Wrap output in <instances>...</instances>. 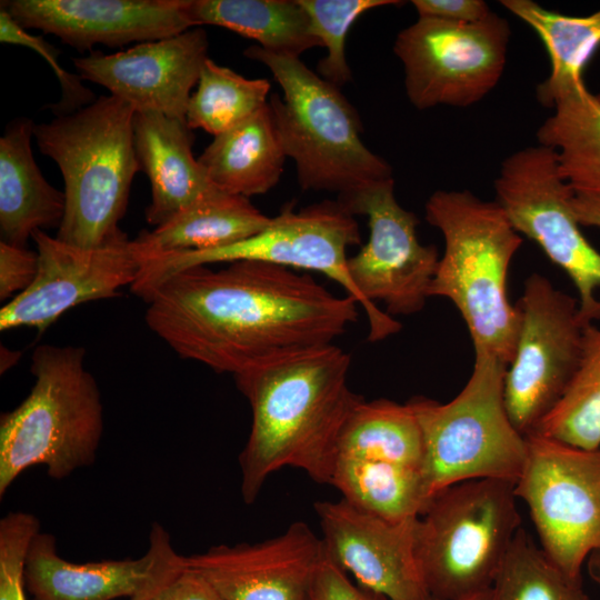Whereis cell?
Masks as SVG:
<instances>
[{"label": "cell", "instance_id": "obj_1", "mask_svg": "<svg viewBox=\"0 0 600 600\" xmlns=\"http://www.w3.org/2000/svg\"><path fill=\"white\" fill-rule=\"evenodd\" d=\"M146 301L148 327L179 357L233 376L333 343L357 321L359 306L309 273L252 260L181 270Z\"/></svg>", "mask_w": 600, "mask_h": 600}, {"label": "cell", "instance_id": "obj_2", "mask_svg": "<svg viewBox=\"0 0 600 600\" xmlns=\"http://www.w3.org/2000/svg\"><path fill=\"white\" fill-rule=\"evenodd\" d=\"M350 364V354L331 343L233 376L252 413L250 434L239 457L246 503H252L267 478L284 467L330 483L339 434L363 399L349 388Z\"/></svg>", "mask_w": 600, "mask_h": 600}, {"label": "cell", "instance_id": "obj_3", "mask_svg": "<svg viewBox=\"0 0 600 600\" xmlns=\"http://www.w3.org/2000/svg\"><path fill=\"white\" fill-rule=\"evenodd\" d=\"M426 219L444 240L429 289L461 314L474 353L511 362L519 312L508 294L511 261L522 244L501 206L468 190H438L426 202Z\"/></svg>", "mask_w": 600, "mask_h": 600}, {"label": "cell", "instance_id": "obj_4", "mask_svg": "<svg viewBox=\"0 0 600 600\" xmlns=\"http://www.w3.org/2000/svg\"><path fill=\"white\" fill-rule=\"evenodd\" d=\"M136 109L116 96L47 123L36 124L39 150L59 167L66 209L56 238L97 248L122 233L134 174L141 171L133 140Z\"/></svg>", "mask_w": 600, "mask_h": 600}, {"label": "cell", "instance_id": "obj_5", "mask_svg": "<svg viewBox=\"0 0 600 600\" xmlns=\"http://www.w3.org/2000/svg\"><path fill=\"white\" fill-rule=\"evenodd\" d=\"M81 347L38 346L36 381L27 398L0 418V498L28 468L42 464L54 480L92 464L103 432V407Z\"/></svg>", "mask_w": 600, "mask_h": 600}, {"label": "cell", "instance_id": "obj_6", "mask_svg": "<svg viewBox=\"0 0 600 600\" xmlns=\"http://www.w3.org/2000/svg\"><path fill=\"white\" fill-rule=\"evenodd\" d=\"M243 54L264 64L282 89V98L273 93L268 103L302 190L339 196L392 178L390 164L363 143L360 117L338 87L297 57L259 44Z\"/></svg>", "mask_w": 600, "mask_h": 600}, {"label": "cell", "instance_id": "obj_7", "mask_svg": "<svg viewBox=\"0 0 600 600\" xmlns=\"http://www.w3.org/2000/svg\"><path fill=\"white\" fill-rule=\"evenodd\" d=\"M514 482L472 479L437 492L418 518L416 553L430 596L467 600L490 590L521 519Z\"/></svg>", "mask_w": 600, "mask_h": 600}, {"label": "cell", "instance_id": "obj_8", "mask_svg": "<svg viewBox=\"0 0 600 600\" xmlns=\"http://www.w3.org/2000/svg\"><path fill=\"white\" fill-rule=\"evenodd\" d=\"M506 370L496 358L474 353L471 376L451 401L439 403L424 397L409 401L422 431L421 472L430 499L467 480H518L527 441L506 409Z\"/></svg>", "mask_w": 600, "mask_h": 600}, {"label": "cell", "instance_id": "obj_9", "mask_svg": "<svg viewBox=\"0 0 600 600\" xmlns=\"http://www.w3.org/2000/svg\"><path fill=\"white\" fill-rule=\"evenodd\" d=\"M393 190L390 178L339 194L337 200L352 216L368 218V241L348 259V270L367 304L370 342L400 330L393 317L423 309L440 260L436 246L419 241V220L399 204Z\"/></svg>", "mask_w": 600, "mask_h": 600}, {"label": "cell", "instance_id": "obj_10", "mask_svg": "<svg viewBox=\"0 0 600 600\" xmlns=\"http://www.w3.org/2000/svg\"><path fill=\"white\" fill-rule=\"evenodd\" d=\"M359 243L358 222L338 201L324 200L299 211L289 203L262 231L238 243L141 259L138 277L130 289L147 300L166 279L181 270L252 260L320 272L340 284L366 312L367 304L348 270L347 250Z\"/></svg>", "mask_w": 600, "mask_h": 600}, {"label": "cell", "instance_id": "obj_11", "mask_svg": "<svg viewBox=\"0 0 600 600\" xmlns=\"http://www.w3.org/2000/svg\"><path fill=\"white\" fill-rule=\"evenodd\" d=\"M494 191L514 230L570 278L582 320L600 321V252L580 229L571 204L574 191L560 173L556 151L538 144L508 156Z\"/></svg>", "mask_w": 600, "mask_h": 600}, {"label": "cell", "instance_id": "obj_12", "mask_svg": "<svg viewBox=\"0 0 600 600\" xmlns=\"http://www.w3.org/2000/svg\"><path fill=\"white\" fill-rule=\"evenodd\" d=\"M514 483L540 547L571 579L582 580L588 558L600 551V448L582 449L533 432Z\"/></svg>", "mask_w": 600, "mask_h": 600}, {"label": "cell", "instance_id": "obj_13", "mask_svg": "<svg viewBox=\"0 0 600 600\" xmlns=\"http://www.w3.org/2000/svg\"><path fill=\"white\" fill-rule=\"evenodd\" d=\"M519 330L503 379V397L514 428L537 431L567 390L578 367L587 324L572 296L539 273L530 274L517 304Z\"/></svg>", "mask_w": 600, "mask_h": 600}, {"label": "cell", "instance_id": "obj_14", "mask_svg": "<svg viewBox=\"0 0 600 600\" xmlns=\"http://www.w3.org/2000/svg\"><path fill=\"white\" fill-rule=\"evenodd\" d=\"M510 34L508 21L493 11L472 23L419 17L393 46L411 104L424 110L481 101L503 74Z\"/></svg>", "mask_w": 600, "mask_h": 600}, {"label": "cell", "instance_id": "obj_15", "mask_svg": "<svg viewBox=\"0 0 600 600\" xmlns=\"http://www.w3.org/2000/svg\"><path fill=\"white\" fill-rule=\"evenodd\" d=\"M38 271L31 286L0 310V330L18 327L46 331L66 311L89 301L120 296L136 281L140 262L122 232L97 248H80L36 230Z\"/></svg>", "mask_w": 600, "mask_h": 600}, {"label": "cell", "instance_id": "obj_16", "mask_svg": "<svg viewBox=\"0 0 600 600\" xmlns=\"http://www.w3.org/2000/svg\"><path fill=\"white\" fill-rule=\"evenodd\" d=\"M324 553L358 584L388 600H432L416 553L418 518L388 521L346 500L314 503Z\"/></svg>", "mask_w": 600, "mask_h": 600}, {"label": "cell", "instance_id": "obj_17", "mask_svg": "<svg viewBox=\"0 0 600 600\" xmlns=\"http://www.w3.org/2000/svg\"><path fill=\"white\" fill-rule=\"evenodd\" d=\"M208 37L191 28L161 40L111 54L73 58L82 80L107 88L136 111H156L186 120L191 89L208 59Z\"/></svg>", "mask_w": 600, "mask_h": 600}, {"label": "cell", "instance_id": "obj_18", "mask_svg": "<svg viewBox=\"0 0 600 600\" xmlns=\"http://www.w3.org/2000/svg\"><path fill=\"white\" fill-rule=\"evenodd\" d=\"M0 7L21 28L53 34L79 51L161 40L193 28L186 0H8Z\"/></svg>", "mask_w": 600, "mask_h": 600}, {"label": "cell", "instance_id": "obj_19", "mask_svg": "<svg viewBox=\"0 0 600 600\" xmlns=\"http://www.w3.org/2000/svg\"><path fill=\"white\" fill-rule=\"evenodd\" d=\"M324 554L322 540L297 521L280 536L249 544H220L184 557L224 600H308Z\"/></svg>", "mask_w": 600, "mask_h": 600}, {"label": "cell", "instance_id": "obj_20", "mask_svg": "<svg viewBox=\"0 0 600 600\" xmlns=\"http://www.w3.org/2000/svg\"><path fill=\"white\" fill-rule=\"evenodd\" d=\"M148 551L139 559L73 563L57 552L56 539L38 531L24 564L32 600H112L132 598L150 584L176 553L167 530L154 522Z\"/></svg>", "mask_w": 600, "mask_h": 600}, {"label": "cell", "instance_id": "obj_21", "mask_svg": "<svg viewBox=\"0 0 600 600\" xmlns=\"http://www.w3.org/2000/svg\"><path fill=\"white\" fill-rule=\"evenodd\" d=\"M133 140L140 169L151 183L148 223L158 227L217 189L193 157L194 136L186 120L136 111Z\"/></svg>", "mask_w": 600, "mask_h": 600}, {"label": "cell", "instance_id": "obj_22", "mask_svg": "<svg viewBox=\"0 0 600 600\" xmlns=\"http://www.w3.org/2000/svg\"><path fill=\"white\" fill-rule=\"evenodd\" d=\"M34 127L30 119H14L0 139L1 241L18 247L36 230L59 228L66 209L64 192L44 179L34 161Z\"/></svg>", "mask_w": 600, "mask_h": 600}, {"label": "cell", "instance_id": "obj_23", "mask_svg": "<svg viewBox=\"0 0 600 600\" xmlns=\"http://www.w3.org/2000/svg\"><path fill=\"white\" fill-rule=\"evenodd\" d=\"M271 218L247 197L210 191L152 231H142L132 244L138 260L172 252L224 248L262 231Z\"/></svg>", "mask_w": 600, "mask_h": 600}, {"label": "cell", "instance_id": "obj_24", "mask_svg": "<svg viewBox=\"0 0 600 600\" xmlns=\"http://www.w3.org/2000/svg\"><path fill=\"white\" fill-rule=\"evenodd\" d=\"M287 154L269 103L214 137L198 158L210 182L228 193L263 194L279 181Z\"/></svg>", "mask_w": 600, "mask_h": 600}, {"label": "cell", "instance_id": "obj_25", "mask_svg": "<svg viewBox=\"0 0 600 600\" xmlns=\"http://www.w3.org/2000/svg\"><path fill=\"white\" fill-rule=\"evenodd\" d=\"M186 13L193 28L223 27L278 54L299 58L322 47L299 0H186Z\"/></svg>", "mask_w": 600, "mask_h": 600}, {"label": "cell", "instance_id": "obj_26", "mask_svg": "<svg viewBox=\"0 0 600 600\" xmlns=\"http://www.w3.org/2000/svg\"><path fill=\"white\" fill-rule=\"evenodd\" d=\"M500 3L536 31L549 54L550 74L537 88L542 106L552 108L563 93L584 84L583 69L600 46V9L574 17L548 10L532 0Z\"/></svg>", "mask_w": 600, "mask_h": 600}, {"label": "cell", "instance_id": "obj_27", "mask_svg": "<svg viewBox=\"0 0 600 600\" xmlns=\"http://www.w3.org/2000/svg\"><path fill=\"white\" fill-rule=\"evenodd\" d=\"M537 131L539 144L556 151L562 178L576 193L600 197V103L586 84L557 99Z\"/></svg>", "mask_w": 600, "mask_h": 600}, {"label": "cell", "instance_id": "obj_28", "mask_svg": "<svg viewBox=\"0 0 600 600\" xmlns=\"http://www.w3.org/2000/svg\"><path fill=\"white\" fill-rule=\"evenodd\" d=\"M354 508L388 521L419 518L430 497L421 469L337 457L330 483Z\"/></svg>", "mask_w": 600, "mask_h": 600}, {"label": "cell", "instance_id": "obj_29", "mask_svg": "<svg viewBox=\"0 0 600 600\" xmlns=\"http://www.w3.org/2000/svg\"><path fill=\"white\" fill-rule=\"evenodd\" d=\"M337 457L384 461L421 469L423 437L409 403L362 399L347 418Z\"/></svg>", "mask_w": 600, "mask_h": 600}, {"label": "cell", "instance_id": "obj_30", "mask_svg": "<svg viewBox=\"0 0 600 600\" xmlns=\"http://www.w3.org/2000/svg\"><path fill=\"white\" fill-rule=\"evenodd\" d=\"M537 433L582 448H600V326L587 323L581 354L562 398Z\"/></svg>", "mask_w": 600, "mask_h": 600}, {"label": "cell", "instance_id": "obj_31", "mask_svg": "<svg viewBox=\"0 0 600 600\" xmlns=\"http://www.w3.org/2000/svg\"><path fill=\"white\" fill-rule=\"evenodd\" d=\"M198 88L190 97L186 121L214 137L251 117L268 101L270 82L247 79L208 58L202 67Z\"/></svg>", "mask_w": 600, "mask_h": 600}, {"label": "cell", "instance_id": "obj_32", "mask_svg": "<svg viewBox=\"0 0 600 600\" xmlns=\"http://www.w3.org/2000/svg\"><path fill=\"white\" fill-rule=\"evenodd\" d=\"M494 600H591L521 527L492 586Z\"/></svg>", "mask_w": 600, "mask_h": 600}, {"label": "cell", "instance_id": "obj_33", "mask_svg": "<svg viewBox=\"0 0 600 600\" xmlns=\"http://www.w3.org/2000/svg\"><path fill=\"white\" fill-rule=\"evenodd\" d=\"M299 1L310 18L313 33L327 49L326 57L318 62V74L338 88L352 79L346 58V39L351 26L371 9L401 3L397 0Z\"/></svg>", "mask_w": 600, "mask_h": 600}, {"label": "cell", "instance_id": "obj_34", "mask_svg": "<svg viewBox=\"0 0 600 600\" xmlns=\"http://www.w3.org/2000/svg\"><path fill=\"white\" fill-rule=\"evenodd\" d=\"M40 522L28 512H10L0 521V600H27L24 564Z\"/></svg>", "mask_w": 600, "mask_h": 600}, {"label": "cell", "instance_id": "obj_35", "mask_svg": "<svg viewBox=\"0 0 600 600\" xmlns=\"http://www.w3.org/2000/svg\"><path fill=\"white\" fill-rule=\"evenodd\" d=\"M0 41L28 47L41 54L52 66L62 92L60 102L52 107L57 116L72 113L93 102V94L89 88L81 83L80 76L68 72L59 64L57 49L46 42L42 37L27 32L1 7Z\"/></svg>", "mask_w": 600, "mask_h": 600}, {"label": "cell", "instance_id": "obj_36", "mask_svg": "<svg viewBox=\"0 0 600 600\" xmlns=\"http://www.w3.org/2000/svg\"><path fill=\"white\" fill-rule=\"evenodd\" d=\"M324 550V549H323ZM310 600H388L352 583L347 572L326 553L318 564L309 592Z\"/></svg>", "mask_w": 600, "mask_h": 600}, {"label": "cell", "instance_id": "obj_37", "mask_svg": "<svg viewBox=\"0 0 600 600\" xmlns=\"http://www.w3.org/2000/svg\"><path fill=\"white\" fill-rule=\"evenodd\" d=\"M38 271V254L7 242H0V300L27 290ZM14 296V297H16Z\"/></svg>", "mask_w": 600, "mask_h": 600}, {"label": "cell", "instance_id": "obj_38", "mask_svg": "<svg viewBox=\"0 0 600 600\" xmlns=\"http://www.w3.org/2000/svg\"><path fill=\"white\" fill-rule=\"evenodd\" d=\"M150 600H224L211 583L183 562L157 588Z\"/></svg>", "mask_w": 600, "mask_h": 600}, {"label": "cell", "instance_id": "obj_39", "mask_svg": "<svg viewBox=\"0 0 600 600\" xmlns=\"http://www.w3.org/2000/svg\"><path fill=\"white\" fill-rule=\"evenodd\" d=\"M411 3L419 17L459 23L478 22L492 12L482 0H413Z\"/></svg>", "mask_w": 600, "mask_h": 600}, {"label": "cell", "instance_id": "obj_40", "mask_svg": "<svg viewBox=\"0 0 600 600\" xmlns=\"http://www.w3.org/2000/svg\"><path fill=\"white\" fill-rule=\"evenodd\" d=\"M573 212L581 226L600 229V197L576 193L571 201Z\"/></svg>", "mask_w": 600, "mask_h": 600}, {"label": "cell", "instance_id": "obj_41", "mask_svg": "<svg viewBox=\"0 0 600 600\" xmlns=\"http://www.w3.org/2000/svg\"><path fill=\"white\" fill-rule=\"evenodd\" d=\"M181 562H182V556L176 552L169 559V561L160 571V573L156 577V579L150 584H148L143 590H141L136 596L130 598V600H150L151 596L157 590V588L181 564Z\"/></svg>", "mask_w": 600, "mask_h": 600}, {"label": "cell", "instance_id": "obj_42", "mask_svg": "<svg viewBox=\"0 0 600 600\" xmlns=\"http://www.w3.org/2000/svg\"><path fill=\"white\" fill-rule=\"evenodd\" d=\"M590 578L600 587V551L593 552L586 562Z\"/></svg>", "mask_w": 600, "mask_h": 600}, {"label": "cell", "instance_id": "obj_43", "mask_svg": "<svg viewBox=\"0 0 600 600\" xmlns=\"http://www.w3.org/2000/svg\"><path fill=\"white\" fill-rule=\"evenodd\" d=\"M20 354L21 353L19 351L14 352L8 350L7 348L3 349V347H1V373L6 372L9 368L16 364V362L19 360Z\"/></svg>", "mask_w": 600, "mask_h": 600}, {"label": "cell", "instance_id": "obj_44", "mask_svg": "<svg viewBox=\"0 0 600 600\" xmlns=\"http://www.w3.org/2000/svg\"><path fill=\"white\" fill-rule=\"evenodd\" d=\"M432 600H436V599H432ZM467 600H494L492 588L486 592H482Z\"/></svg>", "mask_w": 600, "mask_h": 600}, {"label": "cell", "instance_id": "obj_45", "mask_svg": "<svg viewBox=\"0 0 600 600\" xmlns=\"http://www.w3.org/2000/svg\"><path fill=\"white\" fill-rule=\"evenodd\" d=\"M596 98H597V100H598L599 103H600V93H599V94H596Z\"/></svg>", "mask_w": 600, "mask_h": 600}, {"label": "cell", "instance_id": "obj_46", "mask_svg": "<svg viewBox=\"0 0 600 600\" xmlns=\"http://www.w3.org/2000/svg\"><path fill=\"white\" fill-rule=\"evenodd\" d=\"M308 600H310V599H308Z\"/></svg>", "mask_w": 600, "mask_h": 600}]
</instances>
